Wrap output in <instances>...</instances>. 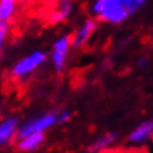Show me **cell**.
Returning a JSON list of instances; mask_svg holds the SVG:
<instances>
[{"instance_id":"cell-14","label":"cell","mask_w":153,"mask_h":153,"mask_svg":"<svg viewBox=\"0 0 153 153\" xmlns=\"http://www.w3.org/2000/svg\"><path fill=\"white\" fill-rule=\"evenodd\" d=\"M147 64H148V60L144 59V57L139 60V66H140V68H145V66H147Z\"/></svg>"},{"instance_id":"cell-8","label":"cell","mask_w":153,"mask_h":153,"mask_svg":"<svg viewBox=\"0 0 153 153\" xmlns=\"http://www.w3.org/2000/svg\"><path fill=\"white\" fill-rule=\"evenodd\" d=\"M153 135V118L148 121H144L137 127H135L130 132L128 141L132 144H143L149 140Z\"/></svg>"},{"instance_id":"cell-4","label":"cell","mask_w":153,"mask_h":153,"mask_svg":"<svg viewBox=\"0 0 153 153\" xmlns=\"http://www.w3.org/2000/svg\"><path fill=\"white\" fill-rule=\"evenodd\" d=\"M70 49H71V39L70 35H68V34L59 36L53 42L51 53H49V59H51L53 70L57 74H61L65 70Z\"/></svg>"},{"instance_id":"cell-12","label":"cell","mask_w":153,"mask_h":153,"mask_svg":"<svg viewBox=\"0 0 153 153\" xmlns=\"http://www.w3.org/2000/svg\"><path fill=\"white\" fill-rule=\"evenodd\" d=\"M9 35H10V24L0 21V57L4 53L5 44L8 42Z\"/></svg>"},{"instance_id":"cell-10","label":"cell","mask_w":153,"mask_h":153,"mask_svg":"<svg viewBox=\"0 0 153 153\" xmlns=\"http://www.w3.org/2000/svg\"><path fill=\"white\" fill-rule=\"evenodd\" d=\"M116 140H117L116 132H106L91 143V145L88 147V153H100L104 149L112 147L116 143Z\"/></svg>"},{"instance_id":"cell-16","label":"cell","mask_w":153,"mask_h":153,"mask_svg":"<svg viewBox=\"0 0 153 153\" xmlns=\"http://www.w3.org/2000/svg\"><path fill=\"white\" fill-rule=\"evenodd\" d=\"M151 139H152V141H153V135H152V137H151Z\"/></svg>"},{"instance_id":"cell-11","label":"cell","mask_w":153,"mask_h":153,"mask_svg":"<svg viewBox=\"0 0 153 153\" xmlns=\"http://www.w3.org/2000/svg\"><path fill=\"white\" fill-rule=\"evenodd\" d=\"M17 1L14 0H0V21L9 22L16 14Z\"/></svg>"},{"instance_id":"cell-5","label":"cell","mask_w":153,"mask_h":153,"mask_svg":"<svg viewBox=\"0 0 153 153\" xmlns=\"http://www.w3.org/2000/svg\"><path fill=\"white\" fill-rule=\"evenodd\" d=\"M20 123L21 121L17 116H9L0 121V149L12 144L17 139Z\"/></svg>"},{"instance_id":"cell-7","label":"cell","mask_w":153,"mask_h":153,"mask_svg":"<svg viewBox=\"0 0 153 153\" xmlns=\"http://www.w3.org/2000/svg\"><path fill=\"white\" fill-rule=\"evenodd\" d=\"M45 143V134L38 132L16 140V149L21 153H33L40 149Z\"/></svg>"},{"instance_id":"cell-2","label":"cell","mask_w":153,"mask_h":153,"mask_svg":"<svg viewBox=\"0 0 153 153\" xmlns=\"http://www.w3.org/2000/svg\"><path fill=\"white\" fill-rule=\"evenodd\" d=\"M91 12L99 20L114 25L130 17V12L122 5L121 0H96L91 7Z\"/></svg>"},{"instance_id":"cell-13","label":"cell","mask_w":153,"mask_h":153,"mask_svg":"<svg viewBox=\"0 0 153 153\" xmlns=\"http://www.w3.org/2000/svg\"><path fill=\"white\" fill-rule=\"evenodd\" d=\"M71 120V112L68 109L59 110L57 113V125H65Z\"/></svg>"},{"instance_id":"cell-1","label":"cell","mask_w":153,"mask_h":153,"mask_svg":"<svg viewBox=\"0 0 153 153\" xmlns=\"http://www.w3.org/2000/svg\"><path fill=\"white\" fill-rule=\"evenodd\" d=\"M48 55L42 49H35L31 53L21 57L18 61L13 64L9 69V75L17 82H26L29 81L43 65L47 62Z\"/></svg>"},{"instance_id":"cell-3","label":"cell","mask_w":153,"mask_h":153,"mask_svg":"<svg viewBox=\"0 0 153 153\" xmlns=\"http://www.w3.org/2000/svg\"><path fill=\"white\" fill-rule=\"evenodd\" d=\"M57 113H59V109H51L48 112L29 117L26 121L20 123L18 132H17V139H21V137L33 135V134H38V132L45 134L48 130H51L53 126L57 125Z\"/></svg>"},{"instance_id":"cell-15","label":"cell","mask_w":153,"mask_h":153,"mask_svg":"<svg viewBox=\"0 0 153 153\" xmlns=\"http://www.w3.org/2000/svg\"><path fill=\"white\" fill-rule=\"evenodd\" d=\"M14 1H17V3H18V1H21V0H14Z\"/></svg>"},{"instance_id":"cell-6","label":"cell","mask_w":153,"mask_h":153,"mask_svg":"<svg viewBox=\"0 0 153 153\" xmlns=\"http://www.w3.org/2000/svg\"><path fill=\"white\" fill-rule=\"evenodd\" d=\"M97 29V22L95 20H86L83 24L75 30V33L70 35L71 48L81 49L91 40V38Z\"/></svg>"},{"instance_id":"cell-9","label":"cell","mask_w":153,"mask_h":153,"mask_svg":"<svg viewBox=\"0 0 153 153\" xmlns=\"http://www.w3.org/2000/svg\"><path fill=\"white\" fill-rule=\"evenodd\" d=\"M73 7H74V1L73 0H59L56 9L53 10L51 17H49V22L52 25L64 22L73 12Z\"/></svg>"}]
</instances>
